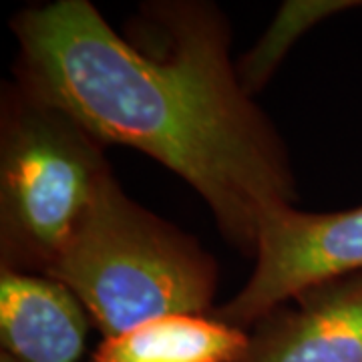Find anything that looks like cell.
Masks as SVG:
<instances>
[{"mask_svg": "<svg viewBox=\"0 0 362 362\" xmlns=\"http://www.w3.org/2000/svg\"><path fill=\"white\" fill-rule=\"evenodd\" d=\"M161 52L119 37L87 0L28 8L14 21L28 95L93 139L139 149L211 207L228 240L256 247L262 220L292 206L282 145L238 83L218 16L159 11Z\"/></svg>", "mask_w": 362, "mask_h": 362, "instance_id": "1", "label": "cell"}, {"mask_svg": "<svg viewBox=\"0 0 362 362\" xmlns=\"http://www.w3.org/2000/svg\"><path fill=\"white\" fill-rule=\"evenodd\" d=\"M47 276L78 298L105 338L161 316H199L216 290L211 259L131 202L111 173Z\"/></svg>", "mask_w": 362, "mask_h": 362, "instance_id": "2", "label": "cell"}, {"mask_svg": "<svg viewBox=\"0 0 362 362\" xmlns=\"http://www.w3.org/2000/svg\"><path fill=\"white\" fill-rule=\"evenodd\" d=\"M107 173L97 139L65 113L30 97L2 137V247L11 262H26L47 274Z\"/></svg>", "mask_w": 362, "mask_h": 362, "instance_id": "3", "label": "cell"}, {"mask_svg": "<svg viewBox=\"0 0 362 362\" xmlns=\"http://www.w3.org/2000/svg\"><path fill=\"white\" fill-rule=\"evenodd\" d=\"M256 268L220 310L240 328L270 314L288 298L362 268V207L340 214H304L292 206L268 214L256 238Z\"/></svg>", "mask_w": 362, "mask_h": 362, "instance_id": "4", "label": "cell"}, {"mask_svg": "<svg viewBox=\"0 0 362 362\" xmlns=\"http://www.w3.org/2000/svg\"><path fill=\"white\" fill-rule=\"evenodd\" d=\"M85 306L65 284L4 268L0 338L14 362H78L85 349Z\"/></svg>", "mask_w": 362, "mask_h": 362, "instance_id": "5", "label": "cell"}, {"mask_svg": "<svg viewBox=\"0 0 362 362\" xmlns=\"http://www.w3.org/2000/svg\"><path fill=\"white\" fill-rule=\"evenodd\" d=\"M240 362H362V284L312 300Z\"/></svg>", "mask_w": 362, "mask_h": 362, "instance_id": "6", "label": "cell"}, {"mask_svg": "<svg viewBox=\"0 0 362 362\" xmlns=\"http://www.w3.org/2000/svg\"><path fill=\"white\" fill-rule=\"evenodd\" d=\"M252 342L235 326L171 314L105 338L90 362H240Z\"/></svg>", "mask_w": 362, "mask_h": 362, "instance_id": "7", "label": "cell"}, {"mask_svg": "<svg viewBox=\"0 0 362 362\" xmlns=\"http://www.w3.org/2000/svg\"><path fill=\"white\" fill-rule=\"evenodd\" d=\"M0 362H14L8 354H2V358H0Z\"/></svg>", "mask_w": 362, "mask_h": 362, "instance_id": "8", "label": "cell"}]
</instances>
